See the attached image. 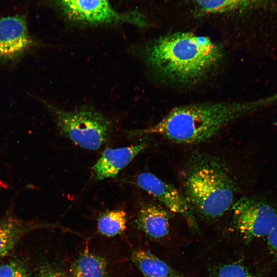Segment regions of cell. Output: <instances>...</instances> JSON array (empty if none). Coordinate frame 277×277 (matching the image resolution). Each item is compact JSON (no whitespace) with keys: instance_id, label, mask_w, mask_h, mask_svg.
Returning a JSON list of instances; mask_svg holds the SVG:
<instances>
[{"instance_id":"6da1fadb","label":"cell","mask_w":277,"mask_h":277,"mask_svg":"<svg viewBox=\"0 0 277 277\" xmlns=\"http://www.w3.org/2000/svg\"><path fill=\"white\" fill-rule=\"evenodd\" d=\"M130 51L160 80L179 86H193L205 80L224 57L219 44L190 32L160 37L131 47Z\"/></svg>"},{"instance_id":"7a4b0ae2","label":"cell","mask_w":277,"mask_h":277,"mask_svg":"<svg viewBox=\"0 0 277 277\" xmlns=\"http://www.w3.org/2000/svg\"><path fill=\"white\" fill-rule=\"evenodd\" d=\"M270 97L250 101L201 102L173 108L155 124L133 130L131 136L159 135L172 142L194 144L205 142L241 117L270 106Z\"/></svg>"},{"instance_id":"3957f363","label":"cell","mask_w":277,"mask_h":277,"mask_svg":"<svg viewBox=\"0 0 277 277\" xmlns=\"http://www.w3.org/2000/svg\"><path fill=\"white\" fill-rule=\"evenodd\" d=\"M236 184L222 159L195 152L187 162L185 196L194 213L207 220L222 216L233 204Z\"/></svg>"},{"instance_id":"277c9868","label":"cell","mask_w":277,"mask_h":277,"mask_svg":"<svg viewBox=\"0 0 277 277\" xmlns=\"http://www.w3.org/2000/svg\"><path fill=\"white\" fill-rule=\"evenodd\" d=\"M60 133L84 149L96 150L106 143L113 131L112 121L90 106L66 109L44 101Z\"/></svg>"},{"instance_id":"5b68a950","label":"cell","mask_w":277,"mask_h":277,"mask_svg":"<svg viewBox=\"0 0 277 277\" xmlns=\"http://www.w3.org/2000/svg\"><path fill=\"white\" fill-rule=\"evenodd\" d=\"M68 19L85 25H114L129 23L143 26L141 15L133 12L118 13L108 0H57Z\"/></svg>"},{"instance_id":"8992f818","label":"cell","mask_w":277,"mask_h":277,"mask_svg":"<svg viewBox=\"0 0 277 277\" xmlns=\"http://www.w3.org/2000/svg\"><path fill=\"white\" fill-rule=\"evenodd\" d=\"M231 209L234 226L246 242L267 236L277 225L275 209L258 199L242 197Z\"/></svg>"},{"instance_id":"52a82bcc","label":"cell","mask_w":277,"mask_h":277,"mask_svg":"<svg viewBox=\"0 0 277 277\" xmlns=\"http://www.w3.org/2000/svg\"><path fill=\"white\" fill-rule=\"evenodd\" d=\"M135 183L159 200L171 212L181 215L189 227L198 232L195 213L184 195L172 185L149 172L139 174Z\"/></svg>"},{"instance_id":"ba28073f","label":"cell","mask_w":277,"mask_h":277,"mask_svg":"<svg viewBox=\"0 0 277 277\" xmlns=\"http://www.w3.org/2000/svg\"><path fill=\"white\" fill-rule=\"evenodd\" d=\"M34 46L23 16L14 15L0 19V64L16 62Z\"/></svg>"},{"instance_id":"9c48e42d","label":"cell","mask_w":277,"mask_h":277,"mask_svg":"<svg viewBox=\"0 0 277 277\" xmlns=\"http://www.w3.org/2000/svg\"><path fill=\"white\" fill-rule=\"evenodd\" d=\"M147 146V143L144 142L128 147L105 149L92 167L95 180L115 177Z\"/></svg>"},{"instance_id":"30bf717a","label":"cell","mask_w":277,"mask_h":277,"mask_svg":"<svg viewBox=\"0 0 277 277\" xmlns=\"http://www.w3.org/2000/svg\"><path fill=\"white\" fill-rule=\"evenodd\" d=\"M33 220H24L9 210L0 218V259L9 254L27 233L43 227Z\"/></svg>"},{"instance_id":"8fae6325","label":"cell","mask_w":277,"mask_h":277,"mask_svg":"<svg viewBox=\"0 0 277 277\" xmlns=\"http://www.w3.org/2000/svg\"><path fill=\"white\" fill-rule=\"evenodd\" d=\"M171 212L165 207L150 204L142 207L135 223L138 229L148 237L161 240L169 233Z\"/></svg>"},{"instance_id":"7c38bea8","label":"cell","mask_w":277,"mask_h":277,"mask_svg":"<svg viewBox=\"0 0 277 277\" xmlns=\"http://www.w3.org/2000/svg\"><path fill=\"white\" fill-rule=\"evenodd\" d=\"M131 260L145 277H184L164 261L146 250L132 251Z\"/></svg>"},{"instance_id":"4fadbf2b","label":"cell","mask_w":277,"mask_h":277,"mask_svg":"<svg viewBox=\"0 0 277 277\" xmlns=\"http://www.w3.org/2000/svg\"><path fill=\"white\" fill-rule=\"evenodd\" d=\"M68 277H108L107 262L103 257L86 250L71 265Z\"/></svg>"},{"instance_id":"5bb4252c","label":"cell","mask_w":277,"mask_h":277,"mask_svg":"<svg viewBox=\"0 0 277 277\" xmlns=\"http://www.w3.org/2000/svg\"><path fill=\"white\" fill-rule=\"evenodd\" d=\"M198 5L208 13H222L254 6L270 8V0H196Z\"/></svg>"},{"instance_id":"9a60e30c","label":"cell","mask_w":277,"mask_h":277,"mask_svg":"<svg viewBox=\"0 0 277 277\" xmlns=\"http://www.w3.org/2000/svg\"><path fill=\"white\" fill-rule=\"evenodd\" d=\"M127 214L122 210H114L102 213L97 220L100 233L106 236H113L122 233L126 228Z\"/></svg>"},{"instance_id":"2e32d148","label":"cell","mask_w":277,"mask_h":277,"mask_svg":"<svg viewBox=\"0 0 277 277\" xmlns=\"http://www.w3.org/2000/svg\"><path fill=\"white\" fill-rule=\"evenodd\" d=\"M213 277H254L249 270L239 262L220 265L213 272Z\"/></svg>"},{"instance_id":"e0dca14e","label":"cell","mask_w":277,"mask_h":277,"mask_svg":"<svg viewBox=\"0 0 277 277\" xmlns=\"http://www.w3.org/2000/svg\"><path fill=\"white\" fill-rule=\"evenodd\" d=\"M0 277H31L24 262L11 260L0 265Z\"/></svg>"},{"instance_id":"ac0fdd59","label":"cell","mask_w":277,"mask_h":277,"mask_svg":"<svg viewBox=\"0 0 277 277\" xmlns=\"http://www.w3.org/2000/svg\"><path fill=\"white\" fill-rule=\"evenodd\" d=\"M35 277H68V275L61 267L47 262L38 267Z\"/></svg>"},{"instance_id":"d6986e66","label":"cell","mask_w":277,"mask_h":277,"mask_svg":"<svg viewBox=\"0 0 277 277\" xmlns=\"http://www.w3.org/2000/svg\"><path fill=\"white\" fill-rule=\"evenodd\" d=\"M267 246L270 254L277 261V225L267 235Z\"/></svg>"}]
</instances>
